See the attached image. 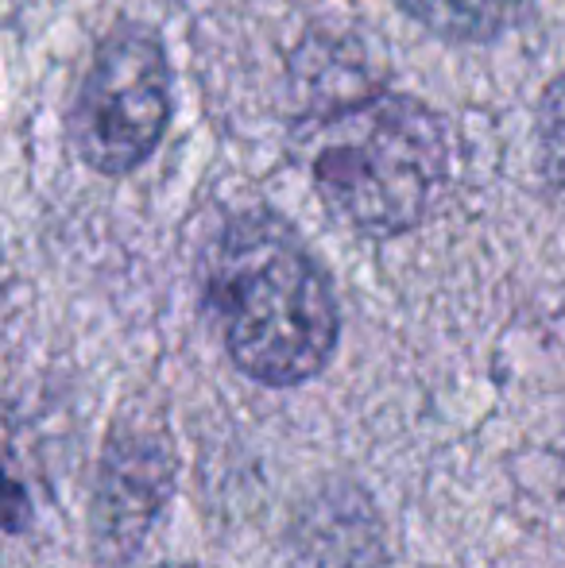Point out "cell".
Masks as SVG:
<instances>
[{
  "label": "cell",
  "instance_id": "cell-1",
  "mask_svg": "<svg viewBox=\"0 0 565 568\" xmlns=\"http://www.w3.org/2000/svg\"><path fill=\"white\" fill-rule=\"evenodd\" d=\"M205 310L244 375L291 387L337 348L330 278L291 229L268 213L236 217L205 260Z\"/></svg>",
  "mask_w": 565,
  "mask_h": 568
},
{
  "label": "cell",
  "instance_id": "cell-2",
  "mask_svg": "<svg viewBox=\"0 0 565 568\" xmlns=\"http://www.w3.org/2000/svg\"><path fill=\"white\" fill-rule=\"evenodd\" d=\"M310 174L341 225L400 236L423 225L450 182L445 124L423 101L380 93L322 128Z\"/></svg>",
  "mask_w": 565,
  "mask_h": 568
},
{
  "label": "cell",
  "instance_id": "cell-3",
  "mask_svg": "<svg viewBox=\"0 0 565 568\" xmlns=\"http://www.w3.org/2000/svg\"><path fill=\"white\" fill-rule=\"evenodd\" d=\"M171 120V67L148 28H117L93 51L70 109V140L90 171L129 174L159 148Z\"/></svg>",
  "mask_w": 565,
  "mask_h": 568
},
{
  "label": "cell",
  "instance_id": "cell-4",
  "mask_svg": "<svg viewBox=\"0 0 565 568\" xmlns=\"http://www.w3.org/2000/svg\"><path fill=\"white\" fill-rule=\"evenodd\" d=\"M171 491V456L143 434L121 437L105 456L98 491V538L105 549L132 554Z\"/></svg>",
  "mask_w": 565,
  "mask_h": 568
},
{
  "label": "cell",
  "instance_id": "cell-5",
  "mask_svg": "<svg viewBox=\"0 0 565 568\" xmlns=\"http://www.w3.org/2000/svg\"><path fill=\"white\" fill-rule=\"evenodd\" d=\"M395 4L445 39H492L515 28L535 0H395Z\"/></svg>",
  "mask_w": 565,
  "mask_h": 568
},
{
  "label": "cell",
  "instance_id": "cell-6",
  "mask_svg": "<svg viewBox=\"0 0 565 568\" xmlns=\"http://www.w3.org/2000/svg\"><path fill=\"white\" fill-rule=\"evenodd\" d=\"M538 166L554 202L565 210V74H558L538 105Z\"/></svg>",
  "mask_w": 565,
  "mask_h": 568
},
{
  "label": "cell",
  "instance_id": "cell-7",
  "mask_svg": "<svg viewBox=\"0 0 565 568\" xmlns=\"http://www.w3.org/2000/svg\"><path fill=\"white\" fill-rule=\"evenodd\" d=\"M28 518H31L28 495H23V487L0 464V534H20L28 526Z\"/></svg>",
  "mask_w": 565,
  "mask_h": 568
},
{
  "label": "cell",
  "instance_id": "cell-8",
  "mask_svg": "<svg viewBox=\"0 0 565 568\" xmlns=\"http://www.w3.org/2000/svg\"><path fill=\"white\" fill-rule=\"evenodd\" d=\"M167 568H190V565H167Z\"/></svg>",
  "mask_w": 565,
  "mask_h": 568
}]
</instances>
